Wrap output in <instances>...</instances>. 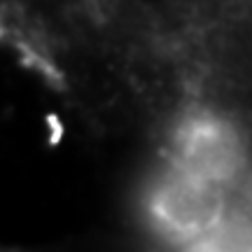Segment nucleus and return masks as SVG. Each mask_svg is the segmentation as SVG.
<instances>
[{"label": "nucleus", "instance_id": "f257e3e1", "mask_svg": "<svg viewBox=\"0 0 252 252\" xmlns=\"http://www.w3.org/2000/svg\"><path fill=\"white\" fill-rule=\"evenodd\" d=\"M220 210L222 201L215 185L187 171L159 187L154 198V213L159 222L180 234H198L213 226Z\"/></svg>", "mask_w": 252, "mask_h": 252}, {"label": "nucleus", "instance_id": "f03ea898", "mask_svg": "<svg viewBox=\"0 0 252 252\" xmlns=\"http://www.w3.org/2000/svg\"><path fill=\"white\" fill-rule=\"evenodd\" d=\"M182 171L203 180H224L241 161V147L229 126L213 119H196L180 133L178 145Z\"/></svg>", "mask_w": 252, "mask_h": 252}]
</instances>
